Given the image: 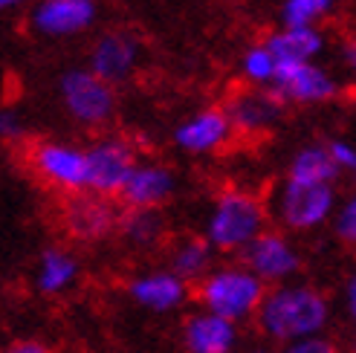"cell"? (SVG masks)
<instances>
[{
  "mask_svg": "<svg viewBox=\"0 0 356 353\" xmlns=\"http://www.w3.org/2000/svg\"><path fill=\"white\" fill-rule=\"evenodd\" d=\"M252 322L266 342L281 347L296 339L322 336L330 325V298L318 287L301 281L278 284L266 290Z\"/></svg>",
  "mask_w": 356,
  "mask_h": 353,
  "instance_id": "1",
  "label": "cell"
},
{
  "mask_svg": "<svg viewBox=\"0 0 356 353\" xmlns=\"http://www.w3.org/2000/svg\"><path fill=\"white\" fill-rule=\"evenodd\" d=\"M264 281H258L243 263H226V267H215L203 281H197V302L206 313L220 315V319L243 325L252 322L255 313L266 295Z\"/></svg>",
  "mask_w": 356,
  "mask_h": 353,
  "instance_id": "2",
  "label": "cell"
},
{
  "mask_svg": "<svg viewBox=\"0 0 356 353\" xmlns=\"http://www.w3.org/2000/svg\"><path fill=\"white\" fill-rule=\"evenodd\" d=\"M266 206L249 191H223L211 203V211L206 217V243L215 252L235 255L243 252L264 229H266Z\"/></svg>",
  "mask_w": 356,
  "mask_h": 353,
  "instance_id": "3",
  "label": "cell"
},
{
  "mask_svg": "<svg viewBox=\"0 0 356 353\" xmlns=\"http://www.w3.org/2000/svg\"><path fill=\"white\" fill-rule=\"evenodd\" d=\"M275 220L287 232H313L325 226L336 211V188L333 186H307L287 180L275 194Z\"/></svg>",
  "mask_w": 356,
  "mask_h": 353,
  "instance_id": "4",
  "label": "cell"
},
{
  "mask_svg": "<svg viewBox=\"0 0 356 353\" xmlns=\"http://www.w3.org/2000/svg\"><path fill=\"white\" fill-rule=\"evenodd\" d=\"M58 96L64 110L84 128H99L116 113V90L87 67L67 69L58 81Z\"/></svg>",
  "mask_w": 356,
  "mask_h": 353,
  "instance_id": "5",
  "label": "cell"
},
{
  "mask_svg": "<svg viewBox=\"0 0 356 353\" xmlns=\"http://www.w3.org/2000/svg\"><path fill=\"white\" fill-rule=\"evenodd\" d=\"M87 160V194L113 200L128 183L131 171L136 168V151L128 139L119 136H104L90 148H84Z\"/></svg>",
  "mask_w": 356,
  "mask_h": 353,
  "instance_id": "6",
  "label": "cell"
},
{
  "mask_svg": "<svg viewBox=\"0 0 356 353\" xmlns=\"http://www.w3.org/2000/svg\"><path fill=\"white\" fill-rule=\"evenodd\" d=\"M243 267L252 272L266 287L290 284V281L301 272V252L296 243L275 229H264V232L241 252Z\"/></svg>",
  "mask_w": 356,
  "mask_h": 353,
  "instance_id": "7",
  "label": "cell"
},
{
  "mask_svg": "<svg viewBox=\"0 0 356 353\" xmlns=\"http://www.w3.org/2000/svg\"><path fill=\"white\" fill-rule=\"evenodd\" d=\"M29 165H32V171L38 174L47 186L70 194V197H73V194L87 191V160H84V148L44 139V142L32 145Z\"/></svg>",
  "mask_w": 356,
  "mask_h": 353,
  "instance_id": "8",
  "label": "cell"
},
{
  "mask_svg": "<svg viewBox=\"0 0 356 353\" xmlns=\"http://www.w3.org/2000/svg\"><path fill=\"white\" fill-rule=\"evenodd\" d=\"M96 17V0H35L29 24L44 38H73V35L90 29Z\"/></svg>",
  "mask_w": 356,
  "mask_h": 353,
  "instance_id": "9",
  "label": "cell"
},
{
  "mask_svg": "<svg viewBox=\"0 0 356 353\" xmlns=\"http://www.w3.org/2000/svg\"><path fill=\"white\" fill-rule=\"evenodd\" d=\"M139 64V38L134 32L124 29H111L96 38L90 49V73L99 76L104 84H122L136 73Z\"/></svg>",
  "mask_w": 356,
  "mask_h": 353,
  "instance_id": "10",
  "label": "cell"
},
{
  "mask_svg": "<svg viewBox=\"0 0 356 353\" xmlns=\"http://www.w3.org/2000/svg\"><path fill=\"white\" fill-rule=\"evenodd\" d=\"M270 90L281 101H296V104H318L330 101L339 93V84L327 73L325 67L313 64H296V67H278Z\"/></svg>",
  "mask_w": 356,
  "mask_h": 353,
  "instance_id": "11",
  "label": "cell"
},
{
  "mask_svg": "<svg viewBox=\"0 0 356 353\" xmlns=\"http://www.w3.org/2000/svg\"><path fill=\"white\" fill-rule=\"evenodd\" d=\"M116 220H119L116 206L87 191L73 194L64 206V229L70 232V238L84 240V243H96L102 238L113 235Z\"/></svg>",
  "mask_w": 356,
  "mask_h": 353,
  "instance_id": "12",
  "label": "cell"
},
{
  "mask_svg": "<svg viewBox=\"0 0 356 353\" xmlns=\"http://www.w3.org/2000/svg\"><path fill=\"white\" fill-rule=\"evenodd\" d=\"M191 295V287L183 278H177L171 270H151L139 272L128 281V298L148 313L165 315L180 310Z\"/></svg>",
  "mask_w": 356,
  "mask_h": 353,
  "instance_id": "13",
  "label": "cell"
},
{
  "mask_svg": "<svg viewBox=\"0 0 356 353\" xmlns=\"http://www.w3.org/2000/svg\"><path fill=\"white\" fill-rule=\"evenodd\" d=\"M238 342L241 327L206 310L186 315L180 330V345L186 353H235Z\"/></svg>",
  "mask_w": 356,
  "mask_h": 353,
  "instance_id": "14",
  "label": "cell"
},
{
  "mask_svg": "<svg viewBox=\"0 0 356 353\" xmlns=\"http://www.w3.org/2000/svg\"><path fill=\"white\" fill-rule=\"evenodd\" d=\"M177 191V176L159 163H136L128 183L119 191V200L128 208H159Z\"/></svg>",
  "mask_w": 356,
  "mask_h": 353,
  "instance_id": "15",
  "label": "cell"
},
{
  "mask_svg": "<svg viewBox=\"0 0 356 353\" xmlns=\"http://www.w3.org/2000/svg\"><path fill=\"white\" fill-rule=\"evenodd\" d=\"M229 136H232V125H229L226 110L206 108L200 113H194L191 119H186L183 125H177L174 142L186 154H211L223 148Z\"/></svg>",
  "mask_w": 356,
  "mask_h": 353,
  "instance_id": "16",
  "label": "cell"
},
{
  "mask_svg": "<svg viewBox=\"0 0 356 353\" xmlns=\"http://www.w3.org/2000/svg\"><path fill=\"white\" fill-rule=\"evenodd\" d=\"M281 104L284 101L273 90H246L229 101L226 116H229L232 131L238 128L243 133H258V131H266L278 122Z\"/></svg>",
  "mask_w": 356,
  "mask_h": 353,
  "instance_id": "17",
  "label": "cell"
},
{
  "mask_svg": "<svg viewBox=\"0 0 356 353\" xmlns=\"http://www.w3.org/2000/svg\"><path fill=\"white\" fill-rule=\"evenodd\" d=\"M79 275L81 263L73 252L64 246H47L38 255V263H35V290L47 298H56L73 290Z\"/></svg>",
  "mask_w": 356,
  "mask_h": 353,
  "instance_id": "18",
  "label": "cell"
},
{
  "mask_svg": "<svg viewBox=\"0 0 356 353\" xmlns=\"http://www.w3.org/2000/svg\"><path fill=\"white\" fill-rule=\"evenodd\" d=\"M264 47L273 52L278 67H296V64H313L325 49V35L318 26L305 29H278L264 41Z\"/></svg>",
  "mask_w": 356,
  "mask_h": 353,
  "instance_id": "19",
  "label": "cell"
},
{
  "mask_svg": "<svg viewBox=\"0 0 356 353\" xmlns=\"http://www.w3.org/2000/svg\"><path fill=\"white\" fill-rule=\"evenodd\" d=\"M116 232L134 249H154L165 238V217L159 208H124L116 220Z\"/></svg>",
  "mask_w": 356,
  "mask_h": 353,
  "instance_id": "20",
  "label": "cell"
},
{
  "mask_svg": "<svg viewBox=\"0 0 356 353\" xmlns=\"http://www.w3.org/2000/svg\"><path fill=\"white\" fill-rule=\"evenodd\" d=\"M177 278H183L186 284L191 281H203L211 270H215V249L206 243V238H183L171 246V267Z\"/></svg>",
  "mask_w": 356,
  "mask_h": 353,
  "instance_id": "21",
  "label": "cell"
},
{
  "mask_svg": "<svg viewBox=\"0 0 356 353\" xmlns=\"http://www.w3.org/2000/svg\"><path fill=\"white\" fill-rule=\"evenodd\" d=\"M336 176H339V171H336L327 148L325 145H307L293 156L287 180L307 183V186H333Z\"/></svg>",
  "mask_w": 356,
  "mask_h": 353,
  "instance_id": "22",
  "label": "cell"
},
{
  "mask_svg": "<svg viewBox=\"0 0 356 353\" xmlns=\"http://www.w3.org/2000/svg\"><path fill=\"white\" fill-rule=\"evenodd\" d=\"M333 9H336V0H284V6H281V24H284V29L316 26Z\"/></svg>",
  "mask_w": 356,
  "mask_h": 353,
  "instance_id": "23",
  "label": "cell"
},
{
  "mask_svg": "<svg viewBox=\"0 0 356 353\" xmlns=\"http://www.w3.org/2000/svg\"><path fill=\"white\" fill-rule=\"evenodd\" d=\"M275 69H278V64L273 58V52L264 44L249 47L243 52V58H241V73L246 76V81H252L258 87H270L273 79H275Z\"/></svg>",
  "mask_w": 356,
  "mask_h": 353,
  "instance_id": "24",
  "label": "cell"
},
{
  "mask_svg": "<svg viewBox=\"0 0 356 353\" xmlns=\"http://www.w3.org/2000/svg\"><path fill=\"white\" fill-rule=\"evenodd\" d=\"M333 232L342 243L356 246V194L345 197L342 203H336L333 211Z\"/></svg>",
  "mask_w": 356,
  "mask_h": 353,
  "instance_id": "25",
  "label": "cell"
},
{
  "mask_svg": "<svg viewBox=\"0 0 356 353\" xmlns=\"http://www.w3.org/2000/svg\"><path fill=\"white\" fill-rule=\"evenodd\" d=\"M278 353H345L342 345L330 339V336H307V339H296L290 345H284Z\"/></svg>",
  "mask_w": 356,
  "mask_h": 353,
  "instance_id": "26",
  "label": "cell"
},
{
  "mask_svg": "<svg viewBox=\"0 0 356 353\" xmlns=\"http://www.w3.org/2000/svg\"><path fill=\"white\" fill-rule=\"evenodd\" d=\"M330 160L336 165V171H356V148L345 139H333L330 145H325Z\"/></svg>",
  "mask_w": 356,
  "mask_h": 353,
  "instance_id": "27",
  "label": "cell"
},
{
  "mask_svg": "<svg viewBox=\"0 0 356 353\" xmlns=\"http://www.w3.org/2000/svg\"><path fill=\"white\" fill-rule=\"evenodd\" d=\"M24 139V122L15 110L0 108V142H17Z\"/></svg>",
  "mask_w": 356,
  "mask_h": 353,
  "instance_id": "28",
  "label": "cell"
},
{
  "mask_svg": "<svg viewBox=\"0 0 356 353\" xmlns=\"http://www.w3.org/2000/svg\"><path fill=\"white\" fill-rule=\"evenodd\" d=\"M0 353H56L44 339H35V336H21V339H12L9 345L0 347Z\"/></svg>",
  "mask_w": 356,
  "mask_h": 353,
  "instance_id": "29",
  "label": "cell"
},
{
  "mask_svg": "<svg viewBox=\"0 0 356 353\" xmlns=\"http://www.w3.org/2000/svg\"><path fill=\"white\" fill-rule=\"evenodd\" d=\"M345 310H348V315H350L353 325H356V270L345 281Z\"/></svg>",
  "mask_w": 356,
  "mask_h": 353,
  "instance_id": "30",
  "label": "cell"
},
{
  "mask_svg": "<svg viewBox=\"0 0 356 353\" xmlns=\"http://www.w3.org/2000/svg\"><path fill=\"white\" fill-rule=\"evenodd\" d=\"M342 58H345V64H348V69L356 76V38H350L348 44H345V49H342Z\"/></svg>",
  "mask_w": 356,
  "mask_h": 353,
  "instance_id": "31",
  "label": "cell"
},
{
  "mask_svg": "<svg viewBox=\"0 0 356 353\" xmlns=\"http://www.w3.org/2000/svg\"><path fill=\"white\" fill-rule=\"evenodd\" d=\"M29 3V0H0V12H9V9H17V6H24Z\"/></svg>",
  "mask_w": 356,
  "mask_h": 353,
  "instance_id": "32",
  "label": "cell"
},
{
  "mask_svg": "<svg viewBox=\"0 0 356 353\" xmlns=\"http://www.w3.org/2000/svg\"><path fill=\"white\" fill-rule=\"evenodd\" d=\"M246 353H278L275 347H266V345H258V347H249Z\"/></svg>",
  "mask_w": 356,
  "mask_h": 353,
  "instance_id": "33",
  "label": "cell"
},
{
  "mask_svg": "<svg viewBox=\"0 0 356 353\" xmlns=\"http://www.w3.org/2000/svg\"><path fill=\"white\" fill-rule=\"evenodd\" d=\"M353 353H356V336H353Z\"/></svg>",
  "mask_w": 356,
  "mask_h": 353,
  "instance_id": "34",
  "label": "cell"
}]
</instances>
